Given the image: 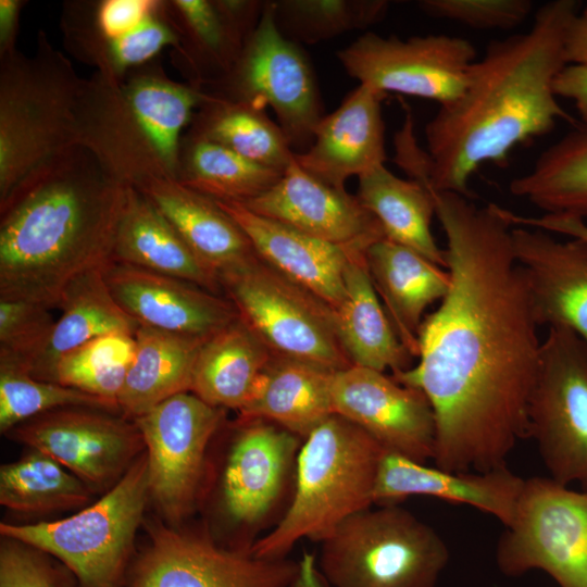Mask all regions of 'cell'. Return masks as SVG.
Listing matches in <instances>:
<instances>
[{"label":"cell","instance_id":"cell-15","mask_svg":"<svg viewBox=\"0 0 587 587\" xmlns=\"http://www.w3.org/2000/svg\"><path fill=\"white\" fill-rule=\"evenodd\" d=\"M345 71L362 85L436 101H455L464 91L476 61L467 39L448 35L401 39L366 32L337 52Z\"/></svg>","mask_w":587,"mask_h":587},{"label":"cell","instance_id":"cell-17","mask_svg":"<svg viewBox=\"0 0 587 587\" xmlns=\"http://www.w3.org/2000/svg\"><path fill=\"white\" fill-rule=\"evenodd\" d=\"M330 391L334 413L361 427L385 451L422 463L433 460L436 422L423 391L353 364L334 372Z\"/></svg>","mask_w":587,"mask_h":587},{"label":"cell","instance_id":"cell-4","mask_svg":"<svg viewBox=\"0 0 587 587\" xmlns=\"http://www.w3.org/2000/svg\"><path fill=\"white\" fill-rule=\"evenodd\" d=\"M208 98L159 67H139L122 83L95 73L85 78L77 146L133 187L153 177L177 179L185 129Z\"/></svg>","mask_w":587,"mask_h":587},{"label":"cell","instance_id":"cell-14","mask_svg":"<svg viewBox=\"0 0 587 587\" xmlns=\"http://www.w3.org/2000/svg\"><path fill=\"white\" fill-rule=\"evenodd\" d=\"M224 414V409L182 392L134 420L145 441L150 502L166 523L182 524L195 511L208 448Z\"/></svg>","mask_w":587,"mask_h":587},{"label":"cell","instance_id":"cell-43","mask_svg":"<svg viewBox=\"0 0 587 587\" xmlns=\"http://www.w3.org/2000/svg\"><path fill=\"white\" fill-rule=\"evenodd\" d=\"M0 587H76L73 574L46 552L1 536Z\"/></svg>","mask_w":587,"mask_h":587},{"label":"cell","instance_id":"cell-18","mask_svg":"<svg viewBox=\"0 0 587 587\" xmlns=\"http://www.w3.org/2000/svg\"><path fill=\"white\" fill-rule=\"evenodd\" d=\"M223 465L218 504L226 521L248 529L277 504L303 440L262 419H240Z\"/></svg>","mask_w":587,"mask_h":587},{"label":"cell","instance_id":"cell-5","mask_svg":"<svg viewBox=\"0 0 587 587\" xmlns=\"http://www.w3.org/2000/svg\"><path fill=\"white\" fill-rule=\"evenodd\" d=\"M385 449L336 413L303 439L295 466L292 500L277 525L250 549L266 559L287 558L301 539L323 540L351 515L371 508Z\"/></svg>","mask_w":587,"mask_h":587},{"label":"cell","instance_id":"cell-45","mask_svg":"<svg viewBox=\"0 0 587 587\" xmlns=\"http://www.w3.org/2000/svg\"><path fill=\"white\" fill-rule=\"evenodd\" d=\"M24 1L0 0V58L16 50L15 40Z\"/></svg>","mask_w":587,"mask_h":587},{"label":"cell","instance_id":"cell-34","mask_svg":"<svg viewBox=\"0 0 587 587\" xmlns=\"http://www.w3.org/2000/svg\"><path fill=\"white\" fill-rule=\"evenodd\" d=\"M509 189L546 215L587 217V115L549 146Z\"/></svg>","mask_w":587,"mask_h":587},{"label":"cell","instance_id":"cell-44","mask_svg":"<svg viewBox=\"0 0 587 587\" xmlns=\"http://www.w3.org/2000/svg\"><path fill=\"white\" fill-rule=\"evenodd\" d=\"M424 14L475 29H511L533 12L530 0H421Z\"/></svg>","mask_w":587,"mask_h":587},{"label":"cell","instance_id":"cell-1","mask_svg":"<svg viewBox=\"0 0 587 587\" xmlns=\"http://www.w3.org/2000/svg\"><path fill=\"white\" fill-rule=\"evenodd\" d=\"M432 192L450 286L421 324L417 364L392 378L423 391L433 408L435 466L491 471L507 466L516 444L528 438L539 325L503 208Z\"/></svg>","mask_w":587,"mask_h":587},{"label":"cell","instance_id":"cell-10","mask_svg":"<svg viewBox=\"0 0 587 587\" xmlns=\"http://www.w3.org/2000/svg\"><path fill=\"white\" fill-rule=\"evenodd\" d=\"M203 90L264 110L270 107L295 153L311 146L323 102L310 60L287 39L266 1L261 20L232 70Z\"/></svg>","mask_w":587,"mask_h":587},{"label":"cell","instance_id":"cell-40","mask_svg":"<svg viewBox=\"0 0 587 587\" xmlns=\"http://www.w3.org/2000/svg\"><path fill=\"white\" fill-rule=\"evenodd\" d=\"M135 350V335L100 336L62 357L52 382L117 404Z\"/></svg>","mask_w":587,"mask_h":587},{"label":"cell","instance_id":"cell-31","mask_svg":"<svg viewBox=\"0 0 587 587\" xmlns=\"http://www.w3.org/2000/svg\"><path fill=\"white\" fill-rule=\"evenodd\" d=\"M207 338L140 325L135 355L117 398L121 414L134 421L166 399L190 392L195 363Z\"/></svg>","mask_w":587,"mask_h":587},{"label":"cell","instance_id":"cell-30","mask_svg":"<svg viewBox=\"0 0 587 587\" xmlns=\"http://www.w3.org/2000/svg\"><path fill=\"white\" fill-rule=\"evenodd\" d=\"M333 371L273 355L240 419H262L305 439L334 414Z\"/></svg>","mask_w":587,"mask_h":587},{"label":"cell","instance_id":"cell-7","mask_svg":"<svg viewBox=\"0 0 587 587\" xmlns=\"http://www.w3.org/2000/svg\"><path fill=\"white\" fill-rule=\"evenodd\" d=\"M150 502L146 450L100 499L53 522L0 523V535L62 563L76 587H126L136 534Z\"/></svg>","mask_w":587,"mask_h":587},{"label":"cell","instance_id":"cell-23","mask_svg":"<svg viewBox=\"0 0 587 587\" xmlns=\"http://www.w3.org/2000/svg\"><path fill=\"white\" fill-rule=\"evenodd\" d=\"M524 483V478L507 466L486 472H452L385 451L374 502L396 504L411 496L434 497L471 505L507 527L514 516Z\"/></svg>","mask_w":587,"mask_h":587},{"label":"cell","instance_id":"cell-36","mask_svg":"<svg viewBox=\"0 0 587 587\" xmlns=\"http://www.w3.org/2000/svg\"><path fill=\"white\" fill-rule=\"evenodd\" d=\"M190 84L204 88L226 75L249 38L221 10L216 0H171Z\"/></svg>","mask_w":587,"mask_h":587},{"label":"cell","instance_id":"cell-12","mask_svg":"<svg viewBox=\"0 0 587 587\" xmlns=\"http://www.w3.org/2000/svg\"><path fill=\"white\" fill-rule=\"evenodd\" d=\"M496 562L507 576L540 570L560 587H587V491L550 477L525 479Z\"/></svg>","mask_w":587,"mask_h":587},{"label":"cell","instance_id":"cell-32","mask_svg":"<svg viewBox=\"0 0 587 587\" xmlns=\"http://www.w3.org/2000/svg\"><path fill=\"white\" fill-rule=\"evenodd\" d=\"M104 268L88 272L70 284L63 292L48 342L27 370L38 379L52 382L59 360L103 335H135L140 326L116 302L105 278Z\"/></svg>","mask_w":587,"mask_h":587},{"label":"cell","instance_id":"cell-8","mask_svg":"<svg viewBox=\"0 0 587 587\" xmlns=\"http://www.w3.org/2000/svg\"><path fill=\"white\" fill-rule=\"evenodd\" d=\"M320 544L330 587H435L450 558L438 533L397 504L351 515Z\"/></svg>","mask_w":587,"mask_h":587},{"label":"cell","instance_id":"cell-41","mask_svg":"<svg viewBox=\"0 0 587 587\" xmlns=\"http://www.w3.org/2000/svg\"><path fill=\"white\" fill-rule=\"evenodd\" d=\"M87 407L120 413L116 403L54 382L35 378L22 364L0 358V432L48 411Z\"/></svg>","mask_w":587,"mask_h":587},{"label":"cell","instance_id":"cell-19","mask_svg":"<svg viewBox=\"0 0 587 587\" xmlns=\"http://www.w3.org/2000/svg\"><path fill=\"white\" fill-rule=\"evenodd\" d=\"M241 204L259 215L347 248L366 251L386 238L377 218L357 196L310 175L295 157L268 190Z\"/></svg>","mask_w":587,"mask_h":587},{"label":"cell","instance_id":"cell-24","mask_svg":"<svg viewBox=\"0 0 587 587\" xmlns=\"http://www.w3.org/2000/svg\"><path fill=\"white\" fill-rule=\"evenodd\" d=\"M215 202L242 229L261 260L332 308L340 303L346 265L353 252L362 250L317 239L238 202Z\"/></svg>","mask_w":587,"mask_h":587},{"label":"cell","instance_id":"cell-11","mask_svg":"<svg viewBox=\"0 0 587 587\" xmlns=\"http://www.w3.org/2000/svg\"><path fill=\"white\" fill-rule=\"evenodd\" d=\"M143 525L147 540L136 551L126 587H290L299 571V561L224 545L204 526L163 520Z\"/></svg>","mask_w":587,"mask_h":587},{"label":"cell","instance_id":"cell-26","mask_svg":"<svg viewBox=\"0 0 587 587\" xmlns=\"http://www.w3.org/2000/svg\"><path fill=\"white\" fill-rule=\"evenodd\" d=\"M365 259L397 336L409 353L417 357L423 314L432 303L441 301L447 295L449 272L387 238L371 245Z\"/></svg>","mask_w":587,"mask_h":587},{"label":"cell","instance_id":"cell-27","mask_svg":"<svg viewBox=\"0 0 587 587\" xmlns=\"http://www.w3.org/2000/svg\"><path fill=\"white\" fill-rule=\"evenodd\" d=\"M345 295L333 309L339 342L353 365L392 374L410 369L412 355L397 336L373 285L365 251L351 254Z\"/></svg>","mask_w":587,"mask_h":587},{"label":"cell","instance_id":"cell-2","mask_svg":"<svg viewBox=\"0 0 587 587\" xmlns=\"http://www.w3.org/2000/svg\"><path fill=\"white\" fill-rule=\"evenodd\" d=\"M578 8L576 0L548 1L527 32L488 43L463 93L426 124L416 182L471 199L469 183L483 164L503 166L515 147L547 135L560 120L577 121L558 102L554 82L567 65L565 37Z\"/></svg>","mask_w":587,"mask_h":587},{"label":"cell","instance_id":"cell-38","mask_svg":"<svg viewBox=\"0 0 587 587\" xmlns=\"http://www.w3.org/2000/svg\"><path fill=\"white\" fill-rule=\"evenodd\" d=\"M0 467V504L21 515L83 509L95 494L50 455L27 448Z\"/></svg>","mask_w":587,"mask_h":587},{"label":"cell","instance_id":"cell-6","mask_svg":"<svg viewBox=\"0 0 587 587\" xmlns=\"http://www.w3.org/2000/svg\"><path fill=\"white\" fill-rule=\"evenodd\" d=\"M84 84L42 30L32 57L15 50L0 58V200L40 164L77 146Z\"/></svg>","mask_w":587,"mask_h":587},{"label":"cell","instance_id":"cell-47","mask_svg":"<svg viewBox=\"0 0 587 587\" xmlns=\"http://www.w3.org/2000/svg\"><path fill=\"white\" fill-rule=\"evenodd\" d=\"M565 59L567 65L587 67V22L579 15L574 17L565 37Z\"/></svg>","mask_w":587,"mask_h":587},{"label":"cell","instance_id":"cell-48","mask_svg":"<svg viewBox=\"0 0 587 587\" xmlns=\"http://www.w3.org/2000/svg\"><path fill=\"white\" fill-rule=\"evenodd\" d=\"M290 587H330L320 572L313 553H303L299 560L298 574Z\"/></svg>","mask_w":587,"mask_h":587},{"label":"cell","instance_id":"cell-21","mask_svg":"<svg viewBox=\"0 0 587 587\" xmlns=\"http://www.w3.org/2000/svg\"><path fill=\"white\" fill-rule=\"evenodd\" d=\"M512 242L538 325L567 327L587 344V240L515 228Z\"/></svg>","mask_w":587,"mask_h":587},{"label":"cell","instance_id":"cell-29","mask_svg":"<svg viewBox=\"0 0 587 587\" xmlns=\"http://www.w3.org/2000/svg\"><path fill=\"white\" fill-rule=\"evenodd\" d=\"M272 357L263 341L238 317L203 342L190 392L212 407L239 412L252 399Z\"/></svg>","mask_w":587,"mask_h":587},{"label":"cell","instance_id":"cell-28","mask_svg":"<svg viewBox=\"0 0 587 587\" xmlns=\"http://www.w3.org/2000/svg\"><path fill=\"white\" fill-rule=\"evenodd\" d=\"M112 262L176 277L222 295L218 277L191 251L168 220L129 186Z\"/></svg>","mask_w":587,"mask_h":587},{"label":"cell","instance_id":"cell-9","mask_svg":"<svg viewBox=\"0 0 587 587\" xmlns=\"http://www.w3.org/2000/svg\"><path fill=\"white\" fill-rule=\"evenodd\" d=\"M218 280L222 294L273 355L333 372L352 365L337 337L332 307L257 254Z\"/></svg>","mask_w":587,"mask_h":587},{"label":"cell","instance_id":"cell-49","mask_svg":"<svg viewBox=\"0 0 587 587\" xmlns=\"http://www.w3.org/2000/svg\"><path fill=\"white\" fill-rule=\"evenodd\" d=\"M579 17L587 22V5L583 9L582 13H578Z\"/></svg>","mask_w":587,"mask_h":587},{"label":"cell","instance_id":"cell-3","mask_svg":"<svg viewBox=\"0 0 587 587\" xmlns=\"http://www.w3.org/2000/svg\"><path fill=\"white\" fill-rule=\"evenodd\" d=\"M130 185L73 146L0 200V299L59 308L79 276L112 262Z\"/></svg>","mask_w":587,"mask_h":587},{"label":"cell","instance_id":"cell-25","mask_svg":"<svg viewBox=\"0 0 587 587\" xmlns=\"http://www.w3.org/2000/svg\"><path fill=\"white\" fill-rule=\"evenodd\" d=\"M134 188L152 202L217 277L255 255L246 234L214 200L172 178H148Z\"/></svg>","mask_w":587,"mask_h":587},{"label":"cell","instance_id":"cell-13","mask_svg":"<svg viewBox=\"0 0 587 587\" xmlns=\"http://www.w3.org/2000/svg\"><path fill=\"white\" fill-rule=\"evenodd\" d=\"M528 437L550 478L587 486V344L567 327H549L541 342Z\"/></svg>","mask_w":587,"mask_h":587},{"label":"cell","instance_id":"cell-42","mask_svg":"<svg viewBox=\"0 0 587 587\" xmlns=\"http://www.w3.org/2000/svg\"><path fill=\"white\" fill-rule=\"evenodd\" d=\"M54 324L55 320L47 307L0 299V358L27 369L45 348Z\"/></svg>","mask_w":587,"mask_h":587},{"label":"cell","instance_id":"cell-39","mask_svg":"<svg viewBox=\"0 0 587 587\" xmlns=\"http://www.w3.org/2000/svg\"><path fill=\"white\" fill-rule=\"evenodd\" d=\"M273 4L279 32L296 43L366 29L380 22L389 8L385 0H277Z\"/></svg>","mask_w":587,"mask_h":587},{"label":"cell","instance_id":"cell-22","mask_svg":"<svg viewBox=\"0 0 587 587\" xmlns=\"http://www.w3.org/2000/svg\"><path fill=\"white\" fill-rule=\"evenodd\" d=\"M386 93L360 84L314 129L311 146L295 153L297 163L321 182L345 189L358 177L384 165L385 123L382 102Z\"/></svg>","mask_w":587,"mask_h":587},{"label":"cell","instance_id":"cell-16","mask_svg":"<svg viewBox=\"0 0 587 587\" xmlns=\"http://www.w3.org/2000/svg\"><path fill=\"white\" fill-rule=\"evenodd\" d=\"M5 436L50 455L93 492L103 494L146 449L133 420L87 407L45 412L16 425Z\"/></svg>","mask_w":587,"mask_h":587},{"label":"cell","instance_id":"cell-37","mask_svg":"<svg viewBox=\"0 0 587 587\" xmlns=\"http://www.w3.org/2000/svg\"><path fill=\"white\" fill-rule=\"evenodd\" d=\"M282 174L188 132L182 139L176 180L214 201L246 203L268 190Z\"/></svg>","mask_w":587,"mask_h":587},{"label":"cell","instance_id":"cell-33","mask_svg":"<svg viewBox=\"0 0 587 587\" xmlns=\"http://www.w3.org/2000/svg\"><path fill=\"white\" fill-rule=\"evenodd\" d=\"M357 197L377 218L387 239L447 267L445 250L438 247L430 230L436 211L427 185L402 179L384 164L359 176Z\"/></svg>","mask_w":587,"mask_h":587},{"label":"cell","instance_id":"cell-35","mask_svg":"<svg viewBox=\"0 0 587 587\" xmlns=\"http://www.w3.org/2000/svg\"><path fill=\"white\" fill-rule=\"evenodd\" d=\"M189 126L186 132L282 173L295 157L279 125L264 110L210 92Z\"/></svg>","mask_w":587,"mask_h":587},{"label":"cell","instance_id":"cell-46","mask_svg":"<svg viewBox=\"0 0 587 587\" xmlns=\"http://www.w3.org/2000/svg\"><path fill=\"white\" fill-rule=\"evenodd\" d=\"M524 223L535 228L558 232L572 238L587 240V225L580 218L544 214L538 218L526 217Z\"/></svg>","mask_w":587,"mask_h":587},{"label":"cell","instance_id":"cell-20","mask_svg":"<svg viewBox=\"0 0 587 587\" xmlns=\"http://www.w3.org/2000/svg\"><path fill=\"white\" fill-rule=\"evenodd\" d=\"M103 273L116 302L139 325L210 337L239 317L226 297L176 277L117 262Z\"/></svg>","mask_w":587,"mask_h":587}]
</instances>
